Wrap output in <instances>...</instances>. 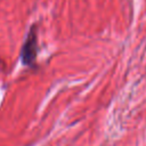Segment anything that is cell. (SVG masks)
I'll use <instances>...</instances> for the list:
<instances>
[{"instance_id": "obj_1", "label": "cell", "mask_w": 146, "mask_h": 146, "mask_svg": "<svg viewBox=\"0 0 146 146\" xmlns=\"http://www.w3.org/2000/svg\"><path fill=\"white\" fill-rule=\"evenodd\" d=\"M36 33L32 27L22 48V60L25 65H32L36 58Z\"/></svg>"}]
</instances>
